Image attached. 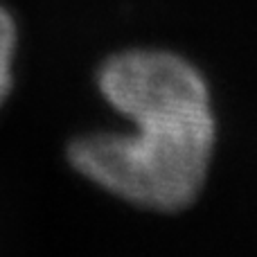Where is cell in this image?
Returning <instances> with one entry per match:
<instances>
[{
  "label": "cell",
  "instance_id": "6da1fadb",
  "mask_svg": "<svg viewBox=\"0 0 257 257\" xmlns=\"http://www.w3.org/2000/svg\"><path fill=\"white\" fill-rule=\"evenodd\" d=\"M99 88L136 133H95L72 142L86 178L140 208L178 212L194 203L214 151L205 79L169 52L133 50L104 63Z\"/></svg>",
  "mask_w": 257,
  "mask_h": 257
},
{
  "label": "cell",
  "instance_id": "7a4b0ae2",
  "mask_svg": "<svg viewBox=\"0 0 257 257\" xmlns=\"http://www.w3.org/2000/svg\"><path fill=\"white\" fill-rule=\"evenodd\" d=\"M16 48V30L9 14L0 7V104L5 102L12 86V59Z\"/></svg>",
  "mask_w": 257,
  "mask_h": 257
}]
</instances>
